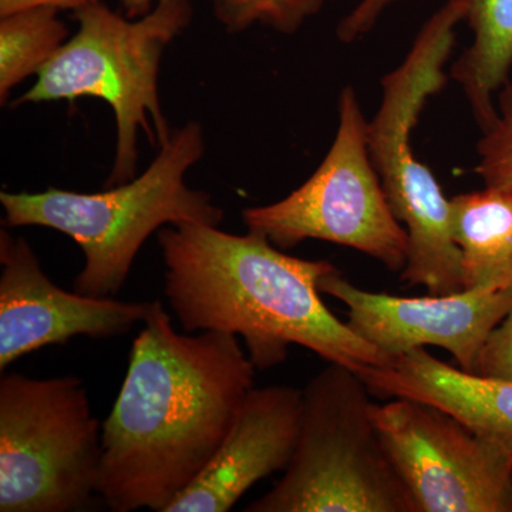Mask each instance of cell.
<instances>
[{"mask_svg":"<svg viewBox=\"0 0 512 512\" xmlns=\"http://www.w3.org/2000/svg\"><path fill=\"white\" fill-rule=\"evenodd\" d=\"M478 141L474 171L484 187L512 190V79L497 96V117Z\"/></svg>","mask_w":512,"mask_h":512,"instance_id":"18","label":"cell"},{"mask_svg":"<svg viewBox=\"0 0 512 512\" xmlns=\"http://www.w3.org/2000/svg\"><path fill=\"white\" fill-rule=\"evenodd\" d=\"M157 238L164 295L185 332L241 336L256 370L284 363L292 345L357 373L392 359L320 298V279L338 271L330 262L286 255L258 232L234 235L205 224L167 225Z\"/></svg>","mask_w":512,"mask_h":512,"instance_id":"2","label":"cell"},{"mask_svg":"<svg viewBox=\"0 0 512 512\" xmlns=\"http://www.w3.org/2000/svg\"><path fill=\"white\" fill-rule=\"evenodd\" d=\"M360 377L380 399L407 397L439 407L471 430L512 448V380L493 379L447 365L414 349Z\"/></svg>","mask_w":512,"mask_h":512,"instance_id":"13","label":"cell"},{"mask_svg":"<svg viewBox=\"0 0 512 512\" xmlns=\"http://www.w3.org/2000/svg\"><path fill=\"white\" fill-rule=\"evenodd\" d=\"M0 369L77 336L121 338L146 322L154 302H123L53 284L25 238L0 232Z\"/></svg>","mask_w":512,"mask_h":512,"instance_id":"11","label":"cell"},{"mask_svg":"<svg viewBox=\"0 0 512 512\" xmlns=\"http://www.w3.org/2000/svg\"><path fill=\"white\" fill-rule=\"evenodd\" d=\"M103 424L80 377L0 379V511H86L99 497Z\"/></svg>","mask_w":512,"mask_h":512,"instance_id":"7","label":"cell"},{"mask_svg":"<svg viewBox=\"0 0 512 512\" xmlns=\"http://www.w3.org/2000/svg\"><path fill=\"white\" fill-rule=\"evenodd\" d=\"M451 214L463 289H512V190L457 195Z\"/></svg>","mask_w":512,"mask_h":512,"instance_id":"14","label":"cell"},{"mask_svg":"<svg viewBox=\"0 0 512 512\" xmlns=\"http://www.w3.org/2000/svg\"><path fill=\"white\" fill-rule=\"evenodd\" d=\"M471 45L451 66L481 130L497 117V94L512 70V0H473L466 15Z\"/></svg>","mask_w":512,"mask_h":512,"instance_id":"15","label":"cell"},{"mask_svg":"<svg viewBox=\"0 0 512 512\" xmlns=\"http://www.w3.org/2000/svg\"><path fill=\"white\" fill-rule=\"evenodd\" d=\"M359 373L329 363L302 390L298 443L284 477L247 512H414L377 430Z\"/></svg>","mask_w":512,"mask_h":512,"instance_id":"6","label":"cell"},{"mask_svg":"<svg viewBox=\"0 0 512 512\" xmlns=\"http://www.w3.org/2000/svg\"><path fill=\"white\" fill-rule=\"evenodd\" d=\"M373 417L414 512H512L511 447L407 397Z\"/></svg>","mask_w":512,"mask_h":512,"instance_id":"9","label":"cell"},{"mask_svg":"<svg viewBox=\"0 0 512 512\" xmlns=\"http://www.w3.org/2000/svg\"><path fill=\"white\" fill-rule=\"evenodd\" d=\"M474 373L512 380V308L485 340Z\"/></svg>","mask_w":512,"mask_h":512,"instance_id":"19","label":"cell"},{"mask_svg":"<svg viewBox=\"0 0 512 512\" xmlns=\"http://www.w3.org/2000/svg\"><path fill=\"white\" fill-rule=\"evenodd\" d=\"M59 10L37 6L18 10L0 20V103L5 106L10 90L43 66L67 42L66 25Z\"/></svg>","mask_w":512,"mask_h":512,"instance_id":"16","label":"cell"},{"mask_svg":"<svg viewBox=\"0 0 512 512\" xmlns=\"http://www.w3.org/2000/svg\"><path fill=\"white\" fill-rule=\"evenodd\" d=\"M511 491H512V473H511Z\"/></svg>","mask_w":512,"mask_h":512,"instance_id":"23","label":"cell"},{"mask_svg":"<svg viewBox=\"0 0 512 512\" xmlns=\"http://www.w3.org/2000/svg\"><path fill=\"white\" fill-rule=\"evenodd\" d=\"M79 30L37 73L36 83L15 106L80 97L109 103L117 123V147L107 184L136 177L137 134L163 147L171 138L158 97L165 47L188 28L190 0H160L143 18L130 20L103 3L77 10Z\"/></svg>","mask_w":512,"mask_h":512,"instance_id":"5","label":"cell"},{"mask_svg":"<svg viewBox=\"0 0 512 512\" xmlns=\"http://www.w3.org/2000/svg\"><path fill=\"white\" fill-rule=\"evenodd\" d=\"M101 0H0V18L18 10L49 6L57 10H77L96 5Z\"/></svg>","mask_w":512,"mask_h":512,"instance_id":"21","label":"cell"},{"mask_svg":"<svg viewBox=\"0 0 512 512\" xmlns=\"http://www.w3.org/2000/svg\"><path fill=\"white\" fill-rule=\"evenodd\" d=\"M215 16L231 33L254 25L266 26L293 35L313 16L326 0H211Z\"/></svg>","mask_w":512,"mask_h":512,"instance_id":"17","label":"cell"},{"mask_svg":"<svg viewBox=\"0 0 512 512\" xmlns=\"http://www.w3.org/2000/svg\"><path fill=\"white\" fill-rule=\"evenodd\" d=\"M396 0H357L355 8L340 20L336 36L340 42L353 43L362 39L382 18L386 9Z\"/></svg>","mask_w":512,"mask_h":512,"instance_id":"20","label":"cell"},{"mask_svg":"<svg viewBox=\"0 0 512 512\" xmlns=\"http://www.w3.org/2000/svg\"><path fill=\"white\" fill-rule=\"evenodd\" d=\"M204 151V131L190 121L173 131L146 173L110 190L0 192L3 224L55 229L72 238L84 255L73 291L114 298L126 284L138 251L158 229L187 222L220 227L224 221V211L210 194L185 184V173Z\"/></svg>","mask_w":512,"mask_h":512,"instance_id":"3","label":"cell"},{"mask_svg":"<svg viewBox=\"0 0 512 512\" xmlns=\"http://www.w3.org/2000/svg\"><path fill=\"white\" fill-rule=\"evenodd\" d=\"M123 9L126 10V16L130 19L143 18L151 12L153 2L160 0H119Z\"/></svg>","mask_w":512,"mask_h":512,"instance_id":"22","label":"cell"},{"mask_svg":"<svg viewBox=\"0 0 512 512\" xmlns=\"http://www.w3.org/2000/svg\"><path fill=\"white\" fill-rule=\"evenodd\" d=\"M318 286L346 305L350 329L387 356L436 346L471 373L485 340L512 308V289L402 298L357 288L339 271L323 276Z\"/></svg>","mask_w":512,"mask_h":512,"instance_id":"10","label":"cell"},{"mask_svg":"<svg viewBox=\"0 0 512 512\" xmlns=\"http://www.w3.org/2000/svg\"><path fill=\"white\" fill-rule=\"evenodd\" d=\"M335 140L318 170L284 200L247 208L248 231L276 248L298 247L306 239L356 249L389 271L402 272L409 258V234L387 201L367 146V124L352 86L339 96Z\"/></svg>","mask_w":512,"mask_h":512,"instance_id":"8","label":"cell"},{"mask_svg":"<svg viewBox=\"0 0 512 512\" xmlns=\"http://www.w3.org/2000/svg\"><path fill=\"white\" fill-rule=\"evenodd\" d=\"M143 325L103 423L97 493L113 512H167L210 464L254 389L256 369L238 336L181 335L160 301Z\"/></svg>","mask_w":512,"mask_h":512,"instance_id":"1","label":"cell"},{"mask_svg":"<svg viewBox=\"0 0 512 512\" xmlns=\"http://www.w3.org/2000/svg\"><path fill=\"white\" fill-rule=\"evenodd\" d=\"M302 390L252 389L227 439L167 512H227L258 481L284 471L298 443Z\"/></svg>","mask_w":512,"mask_h":512,"instance_id":"12","label":"cell"},{"mask_svg":"<svg viewBox=\"0 0 512 512\" xmlns=\"http://www.w3.org/2000/svg\"><path fill=\"white\" fill-rule=\"evenodd\" d=\"M473 0H446L421 28L412 49L382 80V101L367 124L370 160L397 220L409 234L402 281L430 295L463 291L461 252L451 200L426 164L414 156L412 131L424 104L447 83L444 72L456 28Z\"/></svg>","mask_w":512,"mask_h":512,"instance_id":"4","label":"cell"}]
</instances>
